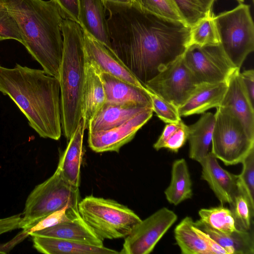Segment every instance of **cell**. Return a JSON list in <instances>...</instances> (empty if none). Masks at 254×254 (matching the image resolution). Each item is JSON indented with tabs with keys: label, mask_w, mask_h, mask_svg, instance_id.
<instances>
[{
	"label": "cell",
	"mask_w": 254,
	"mask_h": 254,
	"mask_svg": "<svg viewBox=\"0 0 254 254\" xmlns=\"http://www.w3.org/2000/svg\"><path fill=\"white\" fill-rule=\"evenodd\" d=\"M194 224L208 233L227 253V254H254L253 229L250 230L237 229L231 233H222L213 229L199 220Z\"/></svg>",
	"instance_id": "d4e9b609"
},
{
	"label": "cell",
	"mask_w": 254,
	"mask_h": 254,
	"mask_svg": "<svg viewBox=\"0 0 254 254\" xmlns=\"http://www.w3.org/2000/svg\"><path fill=\"white\" fill-rule=\"evenodd\" d=\"M174 1L185 22L190 28L209 13L205 10L198 0Z\"/></svg>",
	"instance_id": "836d02e7"
},
{
	"label": "cell",
	"mask_w": 254,
	"mask_h": 254,
	"mask_svg": "<svg viewBox=\"0 0 254 254\" xmlns=\"http://www.w3.org/2000/svg\"><path fill=\"white\" fill-rule=\"evenodd\" d=\"M12 39L23 43L17 24L6 7L0 1V41Z\"/></svg>",
	"instance_id": "d590c367"
},
{
	"label": "cell",
	"mask_w": 254,
	"mask_h": 254,
	"mask_svg": "<svg viewBox=\"0 0 254 254\" xmlns=\"http://www.w3.org/2000/svg\"><path fill=\"white\" fill-rule=\"evenodd\" d=\"M243 86L252 103L254 101V71L253 69L245 70L239 73Z\"/></svg>",
	"instance_id": "ab89813d"
},
{
	"label": "cell",
	"mask_w": 254,
	"mask_h": 254,
	"mask_svg": "<svg viewBox=\"0 0 254 254\" xmlns=\"http://www.w3.org/2000/svg\"><path fill=\"white\" fill-rule=\"evenodd\" d=\"M106 11L102 0H79L78 18L81 28L113 52Z\"/></svg>",
	"instance_id": "e0dca14e"
},
{
	"label": "cell",
	"mask_w": 254,
	"mask_h": 254,
	"mask_svg": "<svg viewBox=\"0 0 254 254\" xmlns=\"http://www.w3.org/2000/svg\"><path fill=\"white\" fill-rule=\"evenodd\" d=\"M106 101L105 91L100 71L86 61L81 97V112L85 128Z\"/></svg>",
	"instance_id": "ac0fdd59"
},
{
	"label": "cell",
	"mask_w": 254,
	"mask_h": 254,
	"mask_svg": "<svg viewBox=\"0 0 254 254\" xmlns=\"http://www.w3.org/2000/svg\"><path fill=\"white\" fill-rule=\"evenodd\" d=\"M85 129L84 122L82 118L61 155L57 167L64 177L71 184L78 188L80 184L83 140Z\"/></svg>",
	"instance_id": "44dd1931"
},
{
	"label": "cell",
	"mask_w": 254,
	"mask_h": 254,
	"mask_svg": "<svg viewBox=\"0 0 254 254\" xmlns=\"http://www.w3.org/2000/svg\"><path fill=\"white\" fill-rule=\"evenodd\" d=\"M63 19L70 20L79 24V0H53Z\"/></svg>",
	"instance_id": "74e56055"
},
{
	"label": "cell",
	"mask_w": 254,
	"mask_h": 254,
	"mask_svg": "<svg viewBox=\"0 0 254 254\" xmlns=\"http://www.w3.org/2000/svg\"><path fill=\"white\" fill-rule=\"evenodd\" d=\"M242 170L239 175L238 188L247 196L251 206L254 208V149L241 162Z\"/></svg>",
	"instance_id": "d6a6232c"
},
{
	"label": "cell",
	"mask_w": 254,
	"mask_h": 254,
	"mask_svg": "<svg viewBox=\"0 0 254 254\" xmlns=\"http://www.w3.org/2000/svg\"><path fill=\"white\" fill-rule=\"evenodd\" d=\"M85 61L93 64L100 72L109 74L142 89H146L114 53L83 30Z\"/></svg>",
	"instance_id": "4fadbf2b"
},
{
	"label": "cell",
	"mask_w": 254,
	"mask_h": 254,
	"mask_svg": "<svg viewBox=\"0 0 254 254\" xmlns=\"http://www.w3.org/2000/svg\"><path fill=\"white\" fill-rule=\"evenodd\" d=\"M100 75L105 91L106 103L134 104L152 109L147 88L142 89L108 73L100 72Z\"/></svg>",
	"instance_id": "d6986e66"
},
{
	"label": "cell",
	"mask_w": 254,
	"mask_h": 254,
	"mask_svg": "<svg viewBox=\"0 0 254 254\" xmlns=\"http://www.w3.org/2000/svg\"><path fill=\"white\" fill-rule=\"evenodd\" d=\"M174 237L183 254H210L207 246L195 230L190 217H185L176 226Z\"/></svg>",
	"instance_id": "4316f807"
},
{
	"label": "cell",
	"mask_w": 254,
	"mask_h": 254,
	"mask_svg": "<svg viewBox=\"0 0 254 254\" xmlns=\"http://www.w3.org/2000/svg\"><path fill=\"white\" fill-rule=\"evenodd\" d=\"M78 209L73 207H64L53 212L40 220L27 232L29 234L34 231L40 230L55 225L64 220H68L78 213Z\"/></svg>",
	"instance_id": "8d00e7d4"
},
{
	"label": "cell",
	"mask_w": 254,
	"mask_h": 254,
	"mask_svg": "<svg viewBox=\"0 0 254 254\" xmlns=\"http://www.w3.org/2000/svg\"><path fill=\"white\" fill-rule=\"evenodd\" d=\"M16 21L22 45L49 75L59 80L63 18L53 0H0Z\"/></svg>",
	"instance_id": "3957f363"
},
{
	"label": "cell",
	"mask_w": 254,
	"mask_h": 254,
	"mask_svg": "<svg viewBox=\"0 0 254 254\" xmlns=\"http://www.w3.org/2000/svg\"><path fill=\"white\" fill-rule=\"evenodd\" d=\"M227 87V82L199 84L188 100L178 108L180 116L201 114L219 107Z\"/></svg>",
	"instance_id": "ffe728a7"
},
{
	"label": "cell",
	"mask_w": 254,
	"mask_h": 254,
	"mask_svg": "<svg viewBox=\"0 0 254 254\" xmlns=\"http://www.w3.org/2000/svg\"><path fill=\"white\" fill-rule=\"evenodd\" d=\"M194 228L207 246L210 254H227L224 249L217 243L215 240L206 232L196 226L194 223Z\"/></svg>",
	"instance_id": "f35d334b"
},
{
	"label": "cell",
	"mask_w": 254,
	"mask_h": 254,
	"mask_svg": "<svg viewBox=\"0 0 254 254\" xmlns=\"http://www.w3.org/2000/svg\"><path fill=\"white\" fill-rule=\"evenodd\" d=\"M131 6L144 12L186 23L174 0H130Z\"/></svg>",
	"instance_id": "4dcf8cb0"
},
{
	"label": "cell",
	"mask_w": 254,
	"mask_h": 254,
	"mask_svg": "<svg viewBox=\"0 0 254 254\" xmlns=\"http://www.w3.org/2000/svg\"><path fill=\"white\" fill-rule=\"evenodd\" d=\"M105 9L113 7H126L131 6L130 0H102Z\"/></svg>",
	"instance_id": "b9f144b4"
},
{
	"label": "cell",
	"mask_w": 254,
	"mask_h": 254,
	"mask_svg": "<svg viewBox=\"0 0 254 254\" xmlns=\"http://www.w3.org/2000/svg\"><path fill=\"white\" fill-rule=\"evenodd\" d=\"M79 191L63 176L59 168L49 179L36 186L29 194L19 228L26 232L40 220L64 207L78 209Z\"/></svg>",
	"instance_id": "5b68a950"
},
{
	"label": "cell",
	"mask_w": 254,
	"mask_h": 254,
	"mask_svg": "<svg viewBox=\"0 0 254 254\" xmlns=\"http://www.w3.org/2000/svg\"><path fill=\"white\" fill-rule=\"evenodd\" d=\"M19 222L20 218L17 215L0 219V235L18 229Z\"/></svg>",
	"instance_id": "60d3db41"
},
{
	"label": "cell",
	"mask_w": 254,
	"mask_h": 254,
	"mask_svg": "<svg viewBox=\"0 0 254 254\" xmlns=\"http://www.w3.org/2000/svg\"><path fill=\"white\" fill-rule=\"evenodd\" d=\"M0 92L8 96L43 138L59 140L62 135L60 86L44 70L16 64L0 65Z\"/></svg>",
	"instance_id": "7a4b0ae2"
},
{
	"label": "cell",
	"mask_w": 254,
	"mask_h": 254,
	"mask_svg": "<svg viewBox=\"0 0 254 254\" xmlns=\"http://www.w3.org/2000/svg\"><path fill=\"white\" fill-rule=\"evenodd\" d=\"M177 218L174 211L165 207L158 209L135 226L125 237L119 254H150Z\"/></svg>",
	"instance_id": "8fae6325"
},
{
	"label": "cell",
	"mask_w": 254,
	"mask_h": 254,
	"mask_svg": "<svg viewBox=\"0 0 254 254\" xmlns=\"http://www.w3.org/2000/svg\"><path fill=\"white\" fill-rule=\"evenodd\" d=\"M198 85L182 56L145 86L149 91L178 108L188 100Z\"/></svg>",
	"instance_id": "30bf717a"
},
{
	"label": "cell",
	"mask_w": 254,
	"mask_h": 254,
	"mask_svg": "<svg viewBox=\"0 0 254 254\" xmlns=\"http://www.w3.org/2000/svg\"><path fill=\"white\" fill-rule=\"evenodd\" d=\"M188 126L182 120L167 124L161 135L153 144V148L156 150L167 148L177 152L188 140Z\"/></svg>",
	"instance_id": "f546056e"
},
{
	"label": "cell",
	"mask_w": 254,
	"mask_h": 254,
	"mask_svg": "<svg viewBox=\"0 0 254 254\" xmlns=\"http://www.w3.org/2000/svg\"><path fill=\"white\" fill-rule=\"evenodd\" d=\"M199 163L201 179L207 183L221 204H232L239 191V175L223 169L210 151Z\"/></svg>",
	"instance_id": "5bb4252c"
},
{
	"label": "cell",
	"mask_w": 254,
	"mask_h": 254,
	"mask_svg": "<svg viewBox=\"0 0 254 254\" xmlns=\"http://www.w3.org/2000/svg\"><path fill=\"white\" fill-rule=\"evenodd\" d=\"M240 72L237 69L227 81V89L219 106L231 110L241 120L249 137L254 139V106L243 86Z\"/></svg>",
	"instance_id": "9a60e30c"
},
{
	"label": "cell",
	"mask_w": 254,
	"mask_h": 254,
	"mask_svg": "<svg viewBox=\"0 0 254 254\" xmlns=\"http://www.w3.org/2000/svg\"><path fill=\"white\" fill-rule=\"evenodd\" d=\"M214 114L203 113L195 123L188 126L189 157L199 163L209 153L211 144Z\"/></svg>",
	"instance_id": "cb8c5ba5"
},
{
	"label": "cell",
	"mask_w": 254,
	"mask_h": 254,
	"mask_svg": "<svg viewBox=\"0 0 254 254\" xmlns=\"http://www.w3.org/2000/svg\"><path fill=\"white\" fill-rule=\"evenodd\" d=\"M34 248L46 254H117L119 252L104 246L95 247L74 241L32 236Z\"/></svg>",
	"instance_id": "603a6c76"
},
{
	"label": "cell",
	"mask_w": 254,
	"mask_h": 254,
	"mask_svg": "<svg viewBox=\"0 0 254 254\" xmlns=\"http://www.w3.org/2000/svg\"><path fill=\"white\" fill-rule=\"evenodd\" d=\"M39 236L74 241L95 247H102L101 240L77 213L68 220L55 225L30 233Z\"/></svg>",
	"instance_id": "2e32d148"
},
{
	"label": "cell",
	"mask_w": 254,
	"mask_h": 254,
	"mask_svg": "<svg viewBox=\"0 0 254 254\" xmlns=\"http://www.w3.org/2000/svg\"><path fill=\"white\" fill-rule=\"evenodd\" d=\"M63 53L59 72L62 129L69 140L82 119L81 97L85 59L83 30L76 22L64 19Z\"/></svg>",
	"instance_id": "277c9868"
},
{
	"label": "cell",
	"mask_w": 254,
	"mask_h": 254,
	"mask_svg": "<svg viewBox=\"0 0 254 254\" xmlns=\"http://www.w3.org/2000/svg\"><path fill=\"white\" fill-rule=\"evenodd\" d=\"M153 111L157 117L166 124L176 123L181 119L178 108L149 91Z\"/></svg>",
	"instance_id": "e575fe53"
},
{
	"label": "cell",
	"mask_w": 254,
	"mask_h": 254,
	"mask_svg": "<svg viewBox=\"0 0 254 254\" xmlns=\"http://www.w3.org/2000/svg\"><path fill=\"white\" fill-rule=\"evenodd\" d=\"M148 108L134 104L105 103L90 121L87 129L88 132L111 129Z\"/></svg>",
	"instance_id": "7402d4cb"
},
{
	"label": "cell",
	"mask_w": 254,
	"mask_h": 254,
	"mask_svg": "<svg viewBox=\"0 0 254 254\" xmlns=\"http://www.w3.org/2000/svg\"><path fill=\"white\" fill-rule=\"evenodd\" d=\"M238 0V1L241 2H243L244 1V0Z\"/></svg>",
	"instance_id": "ee69618b"
},
{
	"label": "cell",
	"mask_w": 254,
	"mask_h": 254,
	"mask_svg": "<svg viewBox=\"0 0 254 254\" xmlns=\"http://www.w3.org/2000/svg\"><path fill=\"white\" fill-rule=\"evenodd\" d=\"M153 112L152 108H148L120 126L108 130L88 132L89 147L97 153L119 152L151 118Z\"/></svg>",
	"instance_id": "7c38bea8"
},
{
	"label": "cell",
	"mask_w": 254,
	"mask_h": 254,
	"mask_svg": "<svg viewBox=\"0 0 254 254\" xmlns=\"http://www.w3.org/2000/svg\"><path fill=\"white\" fill-rule=\"evenodd\" d=\"M220 41L212 12H209L190 28L189 46L218 45Z\"/></svg>",
	"instance_id": "f1b7e54d"
},
{
	"label": "cell",
	"mask_w": 254,
	"mask_h": 254,
	"mask_svg": "<svg viewBox=\"0 0 254 254\" xmlns=\"http://www.w3.org/2000/svg\"><path fill=\"white\" fill-rule=\"evenodd\" d=\"M207 12L212 11V7L215 0H198Z\"/></svg>",
	"instance_id": "7bdbcfd3"
},
{
	"label": "cell",
	"mask_w": 254,
	"mask_h": 254,
	"mask_svg": "<svg viewBox=\"0 0 254 254\" xmlns=\"http://www.w3.org/2000/svg\"><path fill=\"white\" fill-rule=\"evenodd\" d=\"M164 193L167 201L174 205L191 198L192 182L185 159H177L173 163L171 181Z\"/></svg>",
	"instance_id": "484cf974"
},
{
	"label": "cell",
	"mask_w": 254,
	"mask_h": 254,
	"mask_svg": "<svg viewBox=\"0 0 254 254\" xmlns=\"http://www.w3.org/2000/svg\"><path fill=\"white\" fill-rule=\"evenodd\" d=\"M106 10L113 52L144 86L182 57L189 46L190 27L184 22L132 6Z\"/></svg>",
	"instance_id": "6da1fadb"
},
{
	"label": "cell",
	"mask_w": 254,
	"mask_h": 254,
	"mask_svg": "<svg viewBox=\"0 0 254 254\" xmlns=\"http://www.w3.org/2000/svg\"><path fill=\"white\" fill-rule=\"evenodd\" d=\"M230 206L238 229L250 230L253 229L254 208L239 189L238 193Z\"/></svg>",
	"instance_id": "1f68e13d"
},
{
	"label": "cell",
	"mask_w": 254,
	"mask_h": 254,
	"mask_svg": "<svg viewBox=\"0 0 254 254\" xmlns=\"http://www.w3.org/2000/svg\"><path fill=\"white\" fill-rule=\"evenodd\" d=\"M78 209L82 219L103 241L125 238L141 220L127 206L93 195L79 201Z\"/></svg>",
	"instance_id": "8992f818"
},
{
	"label": "cell",
	"mask_w": 254,
	"mask_h": 254,
	"mask_svg": "<svg viewBox=\"0 0 254 254\" xmlns=\"http://www.w3.org/2000/svg\"><path fill=\"white\" fill-rule=\"evenodd\" d=\"M198 215L200 221L216 231L228 233L238 229L232 211L222 205L200 209Z\"/></svg>",
	"instance_id": "83f0119b"
},
{
	"label": "cell",
	"mask_w": 254,
	"mask_h": 254,
	"mask_svg": "<svg viewBox=\"0 0 254 254\" xmlns=\"http://www.w3.org/2000/svg\"><path fill=\"white\" fill-rule=\"evenodd\" d=\"M215 20L223 51L240 69L254 50V25L250 5L241 3L234 9L215 16Z\"/></svg>",
	"instance_id": "52a82bcc"
},
{
	"label": "cell",
	"mask_w": 254,
	"mask_h": 254,
	"mask_svg": "<svg viewBox=\"0 0 254 254\" xmlns=\"http://www.w3.org/2000/svg\"><path fill=\"white\" fill-rule=\"evenodd\" d=\"M214 116L210 152L225 165L241 163L254 149V139L249 137L241 120L229 109L218 107Z\"/></svg>",
	"instance_id": "ba28073f"
},
{
	"label": "cell",
	"mask_w": 254,
	"mask_h": 254,
	"mask_svg": "<svg viewBox=\"0 0 254 254\" xmlns=\"http://www.w3.org/2000/svg\"><path fill=\"white\" fill-rule=\"evenodd\" d=\"M183 59L199 84L227 82L238 69L227 57L220 44L189 46Z\"/></svg>",
	"instance_id": "9c48e42d"
}]
</instances>
